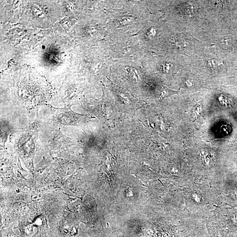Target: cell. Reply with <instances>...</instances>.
<instances>
[{
  "label": "cell",
  "instance_id": "6da1fadb",
  "mask_svg": "<svg viewBox=\"0 0 237 237\" xmlns=\"http://www.w3.org/2000/svg\"><path fill=\"white\" fill-rule=\"evenodd\" d=\"M220 45L225 49H230L233 45V39L231 37H224L220 40Z\"/></svg>",
  "mask_w": 237,
  "mask_h": 237
},
{
  "label": "cell",
  "instance_id": "7a4b0ae2",
  "mask_svg": "<svg viewBox=\"0 0 237 237\" xmlns=\"http://www.w3.org/2000/svg\"><path fill=\"white\" fill-rule=\"evenodd\" d=\"M202 111V107L201 104L199 103L194 107L191 112V116L193 119H196L200 117Z\"/></svg>",
  "mask_w": 237,
  "mask_h": 237
},
{
  "label": "cell",
  "instance_id": "3957f363",
  "mask_svg": "<svg viewBox=\"0 0 237 237\" xmlns=\"http://www.w3.org/2000/svg\"><path fill=\"white\" fill-rule=\"evenodd\" d=\"M208 64L209 67L213 70H217L219 69L221 64L217 60L214 59H209L208 60Z\"/></svg>",
  "mask_w": 237,
  "mask_h": 237
},
{
  "label": "cell",
  "instance_id": "277c9868",
  "mask_svg": "<svg viewBox=\"0 0 237 237\" xmlns=\"http://www.w3.org/2000/svg\"><path fill=\"white\" fill-rule=\"evenodd\" d=\"M172 41L176 45L179 47H183L185 46L186 43L182 38L174 37L172 38Z\"/></svg>",
  "mask_w": 237,
  "mask_h": 237
},
{
  "label": "cell",
  "instance_id": "5b68a950",
  "mask_svg": "<svg viewBox=\"0 0 237 237\" xmlns=\"http://www.w3.org/2000/svg\"><path fill=\"white\" fill-rule=\"evenodd\" d=\"M186 84L187 86L192 87V85H193V82L192 81L191 79H188L186 80Z\"/></svg>",
  "mask_w": 237,
  "mask_h": 237
}]
</instances>
